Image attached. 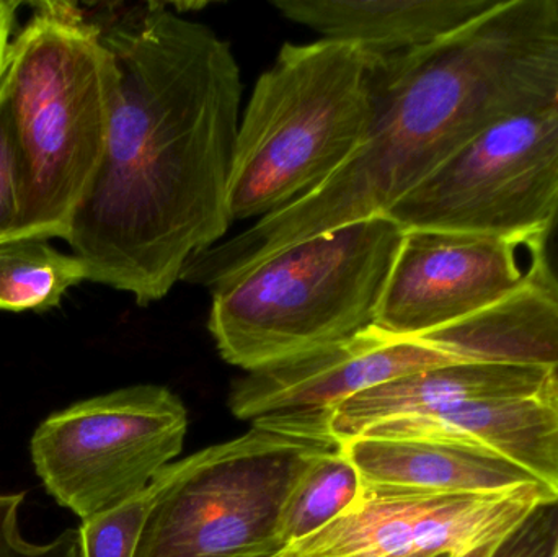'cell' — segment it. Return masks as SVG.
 Here are the masks:
<instances>
[{
    "instance_id": "obj_1",
    "label": "cell",
    "mask_w": 558,
    "mask_h": 557,
    "mask_svg": "<svg viewBox=\"0 0 558 557\" xmlns=\"http://www.w3.org/2000/svg\"><path fill=\"white\" fill-rule=\"evenodd\" d=\"M95 9L117 81L104 159L65 241L87 280L147 306L234 222L244 85L231 45L175 5Z\"/></svg>"
},
{
    "instance_id": "obj_2",
    "label": "cell",
    "mask_w": 558,
    "mask_h": 557,
    "mask_svg": "<svg viewBox=\"0 0 558 557\" xmlns=\"http://www.w3.org/2000/svg\"><path fill=\"white\" fill-rule=\"evenodd\" d=\"M117 69L87 10L35 3L10 46L0 94L15 150L12 239H65L107 147Z\"/></svg>"
},
{
    "instance_id": "obj_3",
    "label": "cell",
    "mask_w": 558,
    "mask_h": 557,
    "mask_svg": "<svg viewBox=\"0 0 558 557\" xmlns=\"http://www.w3.org/2000/svg\"><path fill=\"white\" fill-rule=\"evenodd\" d=\"M405 229L374 216L291 245L213 290L209 332L245 372L376 326Z\"/></svg>"
},
{
    "instance_id": "obj_4",
    "label": "cell",
    "mask_w": 558,
    "mask_h": 557,
    "mask_svg": "<svg viewBox=\"0 0 558 557\" xmlns=\"http://www.w3.org/2000/svg\"><path fill=\"white\" fill-rule=\"evenodd\" d=\"M377 56L353 43H286L241 118L231 179L234 221L265 218L341 169L376 108Z\"/></svg>"
},
{
    "instance_id": "obj_5",
    "label": "cell",
    "mask_w": 558,
    "mask_h": 557,
    "mask_svg": "<svg viewBox=\"0 0 558 557\" xmlns=\"http://www.w3.org/2000/svg\"><path fill=\"white\" fill-rule=\"evenodd\" d=\"M338 445L254 424L169 464L134 557L277 555L289 494L312 458Z\"/></svg>"
},
{
    "instance_id": "obj_6",
    "label": "cell",
    "mask_w": 558,
    "mask_h": 557,
    "mask_svg": "<svg viewBox=\"0 0 558 557\" xmlns=\"http://www.w3.org/2000/svg\"><path fill=\"white\" fill-rule=\"evenodd\" d=\"M189 411L162 386L137 385L49 415L32 460L49 496L81 520L140 496L179 457Z\"/></svg>"
},
{
    "instance_id": "obj_7",
    "label": "cell",
    "mask_w": 558,
    "mask_h": 557,
    "mask_svg": "<svg viewBox=\"0 0 558 557\" xmlns=\"http://www.w3.org/2000/svg\"><path fill=\"white\" fill-rule=\"evenodd\" d=\"M558 206V101L495 124L405 196L403 229L544 235Z\"/></svg>"
},
{
    "instance_id": "obj_8",
    "label": "cell",
    "mask_w": 558,
    "mask_h": 557,
    "mask_svg": "<svg viewBox=\"0 0 558 557\" xmlns=\"http://www.w3.org/2000/svg\"><path fill=\"white\" fill-rule=\"evenodd\" d=\"M541 483L492 493L441 494L363 484L356 502L281 557H494L543 504Z\"/></svg>"
},
{
    "instance_id": "obj_9",
    "label": "cell",
    "mask_w": 558,
    "mask_h": 557,
    "mask_svg": "<svg viewBox=\"0 0 558 557\" xmlns=\"http://www.w3.org/2000/svg\"><path fill=\"white\" fill-rule=\"evenodd\" d=\"M544 235L407 229L376 326L423 337L523 287L544 265Z\"/></svg>"
},
{
    "instance_id": "obj_10",
    "label": "cell",
    "mask_w": 558,
    "mask_h": 557,
    "mask_svg": "<svg viewBox=\"0 0 558 557\" xmlns=\"http://www.w3.org/2000/svg\"><path fill=\"white\" fill-rule=\"evenodd\" d=\"M449 365L459 362L426 340L371 326L248 372L232 385L229 408L242 421L314 440H335L330 417L348 399L380 383Z\"/></svg>"
},
{
    "instance_id": "obj_11",
    "label": "cell",
    "mask_w": 558,
    "mask_h": 557,
    "mask_svg": "<svg viewBox=\"0 0 558 557\" xmlns=\"http://www.w3.org/2000/svg\"><path fill=\"white\" fill-rule=\"evenodd\" d=\"M360 437L429 441L487 455L520 468L558 499V378L536 395L397 419Z\"/></svg>"
},
{
    "instance_id": "obj_12",
    "label": "cell",
    "mask_w": 558,
    "mask_h": 557,
    "mask_svg": "<svg viewBox=\"0 0 558 557\" xmlns=\"http://www.w3.org/2000/svg\"><path fill=\"white\" fill-rule=\"evenodd\" d=\"M556 370L539 366L459 363L380 383L344 401L330 417L337 441L360 437L374 425L418 417L465 402L501 401L543 391Z\"/></svg>"
},
{
    "instance_id": "obj_13",
    "label": "cell",
    "mask_w": 558,
    "mask_h": 557,
    "mask_svg": "<svg viewBox=\"0 0 558 557\" xmlns=\"http://www.w3.org/2000/svg\"><path fill=\"white\" fill-rule=\"evenodd\" d=\"M500 0H274L291 22L353 43L377 58L429 48Z\"/></svg>"
},
{
    "instance_id": "obj_14",
    "label": "cell",
    "mask_w": 558,
    "mask_h": 557,
    "mask_svg": "<svg viewBox=\"0 0 558 557\" xmlns=\"http://www.w3.org/2000/svg\"><path fill=\"white\" fill-rule=\"evenodd\" d=\"M459 363L558 372V283L541 267L487 310L420 337Z\"/></svg>"
},
{
    "instance_id": "obj_15",
    "label": "cell",
    "mask_w": 558,
    "mask_h": 557,
    "mask_svg": "<svg viewBox=\"0 0 558 557\" xmlns=\"http://www.w3.org/2000/svg\"><path fill=\"white\" fill-rule=\"evenodd\" d=\"M366 486L418 493L471 494L510 489L533 477L513 464L464 448L397 438L341 441ZM537 483V481H536Z\"/></svg>"
},
{
    "instance_id": "obj_16",
    "label": "cell",
    "mask_w": 558,
    "mask_h": 557,
    "mask_svg": "<svg viewBox=\"0 0 558 557\" xmlns=\"http://www.w3.org/2000/svg\"><path fill=\"white\" fill-rule=\"evenodd\" d=\"M87 280L81 258L52 247L46 239L0 242V311H48L69 288Z\"/></svg>"
},
{
    "instance_id": "obj_17",
    "label": "cell",
    "mask_w": 558,
    "mask_h": 557,
    "mask_svg": "<svg viewBox=\"0 0 558 557\" xmlns=\"http://www.w3.org/2000/svg\"><path fill=\"white\" fill-rule=\"evenodd\" d=\"M363 480L341 444L312 458L289 494L279 520L282 549L320 532L360 497Z\"/></svg>"
},
{
    "instance_id": "obj_18",
    "label": "cell",
    "mask_w": 558,
    "mask_h": 557,
    "mask_svg": "<svg viewBox=\"0 0 558 557\" xmlns=\"http://www.w3.org/2000/svg\"><path fill=\"white\" fill-rule=\"evenodd\" d=\"M166 486V470L160 471L153 483L120 507L82 520V557H134L144 526Z\"/></svg>"
},
{
    "instance_id": "obj_19",
    "label": "cell",
    "mask_w": 558,
    "mask_h": 557,
    "mask_svg": "<svg viewBox=\"0 0 558 557\" xmlns=\"http://www.w3.org/2000/svg\"><path fill=\"white\" fill-rule=\"evenodd\" d=\"M23 500V493H0V557H82L81 533L75 529L43 545L25 540L19 522Z\"/></svg>"
},
{
    "instance_id": "obj_20",
    "label": "cell",
    "mask_w": 558,
    "mask_h": 557,
    "mask_svg": "<svg viewBox=\"0 0 558 557\" xmlns=\"http://www.w3.org/2000/svg\"><path fill=\"white\" fill-rule=\"evenodd\" d=\"M558 543V499L537 507L494 557H553Z\"/></svg>"
},
{
    "instance_id": "obj_21",
    "label": "cell",
    "mask_w": 558,
    "mask_h": 557,
    "mask_svg": "<svg viewBox=\"0 0 558 557\" xmlns=\"http://www.w3.org/2000/svg\"><path fill=\"white\" fill-rule=\"evenodd\" d=\"M19 213L15 150L9 133L5 104L0 94V242L9 241L15 234Z\"/></svg>"
},
{
    "instance_id": "obj_22",
    "label": "cell",
    "mask_w": 558,
    "mask_h": 557,
    "mask_svg": "<svg viewBox=\"0 0 558 557\" xmlns=\"http://www.w3.org/2000/svg\"><path fill=\"white\" fill-rule=\"evenodd\" d=\"M22 7L13 0H0V81L5 71L7 58L12 46V32L15 25L16 10Z\"/></svg>"
},
{
    "instance_id": "obj_23",
    "label": "cell",
    "mask_w": 558,
    "mask_h": 557,
    "mask_svg": "<svg viewBox=\"0 0 558 557\" xmlns=\"http://www.w3.org/2000/svg\"><path fill=\"white\" fill-rule=\"evenodd\" d=\"M544 267L558 283V206L543 241Z\"/></svg>"
},
{
    "instance_id": "obj_24",
    "label": "cell",
    "mask_w": 558,
    "mask_h": 557,
    "mask_svg": "<svg viewBox=\"0 0 558 557\" xmlns=\"http://www.w3.org/2000/svg\"><path fill=\"white\" fill-rule=\"evenodd\" d=\"M553 557H558V543H557L556 553H554V556H553Z\"/></svg>"
},
{
    "instance_id": "obj_25",
    "label": "cell",
    "mask_w": 558,
    "mask_h": 557,
    "mask_svg": "<svg viewBox=\"0 0 558 557\" xmlns=\"http://www.w3.org/2000/svg\"><path fill=\"white\" fill-rule=\"evenodd\" d=\"M262 557H281V556H279V553H277V555H271V556H262Z\"/></svg>"
},
{
    "instance_id": "obj_26",
    "label": "cell",
    "mask_w": 558,
    "mask_h": 557,
    "mask_svg": "<svg viewBox=\"0 0 558 557\" xmlns=\"http://www.w3.org/2000/svg\"><path fill=\"white\" fill-rule=\"evenodd\" d=\"M436 557H449V556L442 555V556H436Z\"/></svg>"
}]
</instances>
